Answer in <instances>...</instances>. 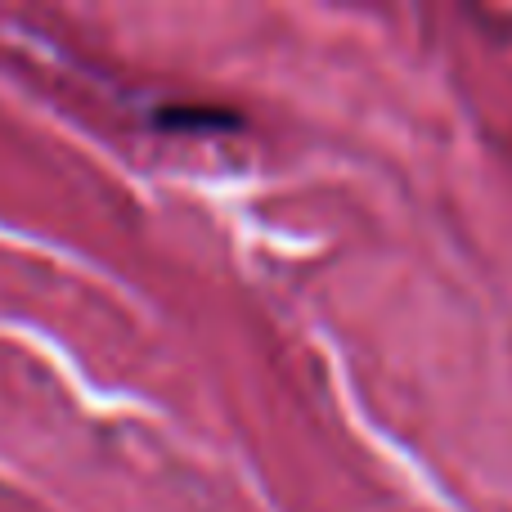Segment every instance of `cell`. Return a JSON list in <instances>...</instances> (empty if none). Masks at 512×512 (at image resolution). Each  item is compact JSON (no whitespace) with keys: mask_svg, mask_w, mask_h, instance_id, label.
<instances>
[{"mask_svg":"<svg viewBox=\"0 0 512 512\" xmlns=\"http://www.w3.org/2000/svg\"><path fill=\"white\" fill-rule=\"evenodd\" d=\"M158 126H239V117L216 113V108H203V104H180V108H162Z\"/></svg>","mask_w":512,"mask_h":512,"instance_id":"obj_1","label":"cell"}]
</instances>
